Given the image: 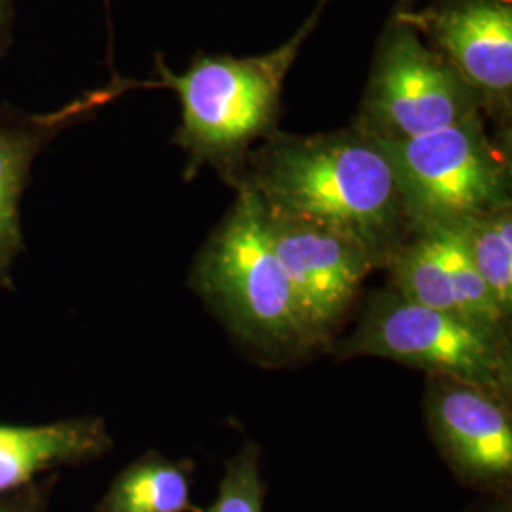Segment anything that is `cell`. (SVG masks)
Returning <instances> with one entry per match:
<instances>
[{
	"instance_id": "obj_19",
	"label": "cell",
	"mask_w": 512,
	"mask_h": 512,
	"mask_svg": "<svg viewBox=\"0 0 512 512\" xmlns=\"http://www.w3.org/2000/svg\"><path fill=\"white\" fill-rule=\"evenodd\" d=\"M427 2H431V0H397V6H395V8H399V10H410V8L423 6V4H427Z\"/></svg>"
},
{
	"instance_id": "obj_5",
	"label": "cell",
	"mask_w": 512,
	"mask_h": 512,
	"mask_svg": "<svg viewBox=\"0 0 512 512\" xmlns=\"http://www.w3.org/2000/svg\"><path fill=\"white\" fill-rule=\"evenodd\" d=\"M340 355L397 361L511 403L509 336L478 329L454 313L412 304L395 291L370 300Z\"/></svg>"
},
{
	"instance_id": "obj_8",
	"label": "cell",
	"mask_w": 512,
	"mask_h": 512,
	"mask_svg": "<svg viewBox=\"0 0 512 512\" xmlns=\"http://www.w3.org/2000/svg\"><path fill=\"white\" fill-rule=\"evenodd\" d=\"M266 220L310 348L323 346L376 264L363 245L342 234L270 213Z\"/></svg>"
},
{
	"instance_id": "obj_1",
	"label": "cell",
	"mask_w": 512,
	"mask_h": 512,
	"mask_svg": "<svg viewBox=\"0 0 512 512\" xmlns=\"http://www.w3.org/2000/svg\"><path fill=\"white\" fill-rule=\"evenodd\" d=\"M266 213L302 220L363 245L387 266L412 236L403 192L384 147L355 126L321 133L277 129L251 150L232 184Z\"/></svg>"
},
{
	"instance_id": "obj_7",
	"label": "cell",
	"mask_w": 512,
	"mask_h": 512,
	"mask_svg": "<svg viewBox=\"0 0 512 512\" xmlns=\"http://www.w3.org/2000/svg\"><path fill=\"white\" fill-rule=\"evenodd\" d=\"M393 12L476 93L488 126L512 139V0H431Z\"/></svg>"
},
{
	"instance_id": "obj_13",
	"label": "cell",
	"mask_w": 512,
	"mask_h": 512,
	"mask_svg": "<svg viewBox=\"0 0 512 512\" xmlns=\"http://www.w3.org/2000/svg\"><path fill=\"white\" fill-rule=\"evenodd\" d=\"M387 268L395 283V293L404 300L458 315L440 226L412 234L391 256Z\"/></svg>"
},
{
	"instance_id": "obj_6",
	"label": "cell",
	"mask_w": 512,
	"mask_h": 512,
	"mask_svg": "<svg viewBox=\"0 0 512 512\" xmlns=\"http://www.w3.org/2000/svg\"><path fill=\"white\" fill-rule=\"evenodd\" d=\"M480 118L476 93L412 25L391 12L351 126L378 143H401Z\"/></svg>"
},
{
	"instance_id": "obj_16",
	"label": "cell",
	"mask_w": 512,
	"mask_h": 512,
	"mask_svg": "<svg viewBox=\"0 0 512 512\" xmlns=\"http://www.w3.org/2000/svg\"><path fill=\"white\" fill-rule=\"evenodd\" d=\"M55 476L40 478L14 494L0 497V512H48Z\"/></svg>"
},
{
	"instance_id": "obj_4",
	"label": "cell",
	"mask_w": 512,
	"mask_h": 512,
	"mask_svg": "<svg viewBox=\"0 0 512 512\" xmlns=\"http://www.w3.org/2000/svg\"><path fill=\"white\" fill-rule=\"evenodd\" d=\"M380 145L395 169L412 234L512 203V139L484 118Z\"/></svg>"
},
{
	"instance_id": "obj_17",
	"label": "cell",
	"mask_w": 512,
	"mask_h": 512,
	"mask_svg": "<svg viewBox=\"0 0 512 512\" xmlns=\"http://www.w3.org/2000/svg\"><path fill=\"white\" fill-rule=\"evenodd\" d=\"M14 0H0V61L14 44Z\"/></svg>"
},
{
	"instance_id": "obj_3",
	"label": "cell",
	"mask_w": 512,
	"mask_h": 512,
	"mask_svg": "<svg viewBox=\"0 0 512 512\" xmlns=\"http://www.w3.org/2000/svg\"><path fill=\"white\" fill-rule=\"evenodd\" d=\"M192 285L230 332L258 353L277 359L311 349L266 211L249 188H236V200L196 258Z\"/></svg>"
},
{
	"instance_id": "obj_10",
	"label": "cell",
	"mask_w": 512,
	"mask_h": 512,
	"mask_svg": "<svg viewBox=\"0 0 512 512\" xmlns=\"http://www.w3.org/2000/svg\"><path fill=\"white\" fill-rule=\"evenodd\" d=\"M152 80L114 74L109 84L78 95L52 112H27L0 105V289H12V264L23 253L19 203L31 183L38 154L63 131L92 120L101 109L131 90H152Z\"/></svg>"
},
{
	"instance_id": "obj_14",
	"label": "cell",
	"mask_w": 512,
	"mask_h": 512,
	"mask_svg": "<svg viewBox=\"0 0 512 512\" xmlns=\"http://www.w3.org/2000/svg\"><path fill=\"white\" fill-rule=\"evenodd\" d=\"M499 308L512 313V203L454 224Z\"/></svg>"
},
{
	"instance_id": "obj_15",
	"label": "cell",
	"mask_w": 512,
	"mask_h": 512,
	"mask_svg": "<svg viewBox=\"0 0 512 512\" xmlns=\"http://www.w3.org/2000/svg\"><path fill=\"white\" fill-rule=\"evenodd\" d=\"M264 495L260 448L255 442H247L234 458L226 461L219 494L202 512H264Z\"/></svg>"
},
{
	"instance_id": "obj_12",
	"label": "cell",
	"mask_w": 512,
	"mask_h": 512,
	"mask_svg": "<svg viewBox=\"0 0 512 512\" xmlns=\"http://www.w3.org/2000/svg\"><path fill=\"white\" fill-rule=\"evenodd\" d=\"M194 463L150 450L112 480L95 512H202L192 501Z\"/></svg>"
},
{
	"instance_id": "obj_18",
	"label": "cell",
	"mask_w": 512,
	"mask_h": 512,
	"mask_svg": "<svg viewBox=\"0 0 512 512\" xmlns=\"http://www.w3.org/2000/svg\"><path fill=\"white\" fill-rule=\"evenodd\" d=\"M473 512H512L511 494L488 495V499Z\"/></svg>"
},
{
	"instance_id": "obj_11",
	"label": "cell",
	"mask_w": 512,
	"mask_h": 512,
	"mask_svg": "<svg viewBox=\"0 0 512 512\" xmlns=\"http://www.w3.org/2000/svg\"><path fill=\"white\" fill-rule=\"evenodd\" d=\"M110 448L107 423L95 416L46 425L0 423V497L59 467L103 458Z\"/></svg>"
},
{
	"instance_id": "obj_2",
	"label": "cell",
	"mask_w": 512,
	"mask_h": 512,
	"mask_svg": "<svg viewBox=\"0 0 512 512\" xmlns=\"http://www.w3.org/2000/svg\"><path fill=\"white\" fill-rule=\"evenodd\" d=\"M330 2L317 0L293 37L266 54L239 57L200 50L181 73L156 54L154 88L175 93L181 107L173 145L183 150L184 179L211 167L234 184L251 150L279 129L287 76Z\"/></svg>"
},
{
	"instance_id": "obj_9",
	"label": "cell",
	"mask_w": 512,
	"mask_h": 512,
	"mask_svg": "<svg viewBox=\"0 0 512 512\" xmlns=\"http://www.w3.org/2000/svg\"><path fill=\"white\" fill-rule=\"evenodd\" d=\"M429 431L452 473L484 494H511L509 403L458 380L431 376L425 399Z\"/></svg>"
}]
</instances>
